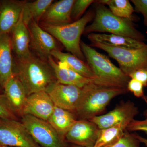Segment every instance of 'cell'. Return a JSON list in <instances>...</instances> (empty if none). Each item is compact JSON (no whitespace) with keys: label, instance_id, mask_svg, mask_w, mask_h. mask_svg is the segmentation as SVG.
Listing matches in <instances>:
<instances>
[{"label":"cell","instance_id":"6da1fadb","mask_svg":"<svg viewBox=\"0 0 147 147\" xmlns=\"http://www.w3.org/2000/svg\"><path fill=\"white\" fill-rule=\"evenodd\" d=\"M13 74L23 85L28 96L45 91L57 82L55 73L47 61L32 53L22 59H13Z\"/></svg>","mask_w":147,"mask_h":147},{"label":"cell","instance_id":"7a4b0ae2","mask_svg":"<svg viewBox=\"0 0 147 147\" xmlns=\"http://www.w3.org/2000/svg\"><path fill=\"white\" fill-rule=\"evenodd\" d=\"M127 88L104 86L96 83L82 88L81 97L74 115L78 120H90L100 115L114 98L126 93Z\"/></svg>","mask_w":147,"mask_h":147},{"label":"cell","instance_id":"3957f363","mask_svg":"<svg viewBox=\"0 0 147 147\" xmlns=\"http://www.w3.org/2000/svg\"><path fill=\"white\" fill-rule=\"evenodd\" d=\"M96 32L123 36L142 42L145 39L144 35L134 27L132 20L115 16L105 5L99 3L96 4L94 20L86 27L84 33L89 34Z\"/></svg>","mask_w":147,"mask_h":147},{"label":"cell","instance_id":"277c9868","mask_svg":"<svg viewBox=\"0 0 147 147\" xmlns=\"http://www.w3.org/2000/svg\"><path fill=\"white\" fill-rule=\"evenodd\" d=\"M81 47L88 65L97 79L107 86L127 88L130 78L105 55L84 42H81Z\"/></svg>","mask_w":147,"mask_h":147},{"label":"cell","instance_id":"5b68a950","mask_svg":"<svg viewBox=\"0 0 147 147\" xmlns=\"http://www.w3.org/2000/svg\"><path fill=\"white\" fill-rule=\"evenodd\" d=\"M93 16V12L90 11L79 20L67 25L41 27L60 42L71 54L84 61L86 59L81 49L80 39Z\"/></svg>","mask_w":147,"mask_h":147},{"label":"cell","instance_id":"8992f818","mask_svg":"<svg viewBox=\"0 0 147 147\" xmlns=\"http://www.w3.org/2000/svg\"><path fill=\"white\" fill-rule=\"evenodd\" d=\"M90 46L105 51L115 60L121 71L129 76L139 69L147 67V44L138 49L120 48L98 42L92 43Z\"/></svg>","mask_w":147,"mask_h":147},{"label":"cell","instance_id":"52a82bcc","mask_svg":"<svg viewBox=\"0 0 147 147\" xmlns=\"http://www.w3.org/2000/svg\"><path fill=\"white\" fill-rule=\"evenodd\" d=\"M21 122L40 146L70 147L47 121L25 115L22 117Z\"/></svg>","mask_w":147,"mask_h":147},{"label":"cell","instance_id":"ba28073f","mask_svg":"<svg viewBox=\"0 0 147 147\" xmlns=\"http://www.w3.org/2000/svg\"><path fill=\"white\" fill-rule=\"evenodd\" d=\"M0 144L13 147H42L34 141L22 122L1 119Z\"/></svg>","mask_w":147,"mask_h":147},{"label":"cell","instance_id":"9c48e42d","mask_svg":"<svg viewBox=\"0 0 147 147\" xmlns=\"http://www.w3.org/2000/svg\"><path fill=\"white\" fill-rule=\"evenodd\" d=\"M139 113L134 102L128 100L121 102L109 113L95 117L90 121L100 129L120 124L127 127Z\"/></svg>","mask_w":147,"mask_h":147},{"label":"cell","instance_id":"30bf717a","mask_svg":"<svg viewBox=\"0 0 147 147\" xmlns=\"http://www.w3.org/2000/svg\"><path fill=\"white\" fill-rule=\"evenodd\" d=\"M100 129L90 120H77L65 137L67 143L82 147H94Z\"/></svg>","mask_w":147,"mask_h":147},{"label":"cell","instance_id":"8fae6325","mask_svg":"<svg viewBox=\"0 0 147 147\" xmlns=\"http://www.w3.org/2000/svg\"><path fill=\"white\" fill-rule=\"evenodd\" d=\"M46 92L55 106L74 114L81 97L82 88L61 84L57 81Z\"/></svg>","mask_w":147,"mask_h":147},{"label":"cell","instance_id":"7c38bea8","mask_svg":"<svg viewBox=\"0 0 147 147\" xmlns=\"http://www.w3.org/2000/svg\"><path fill=\"white\" fill-rule=\"evenodd\" d=\"M28 27L30 36V47L38 57L47 61L53 51L60 50L55 38L43 30L38 23L32 21Z\"/></svg>","mask_w":147,"mask_h":147},{"label":"cell","instance_id":"4fadbf2b","mask_svg":"<svg viewBox=\"0 0 147 147\" xmlns=\"http://www.w3.org/2000/svg\"><path fill=\"white\" fill-rule=\"evenodd\" d=\"M74 1L61 0L53 2L41 17L40 26H59L72 23L71 11Z\"/></svg>","mask_w":147,"mask_h":147},{"label":"cell","instance_id":"5bb4252c","mask_svg":"<svg viewBox=\"0 0 147 147\" xmlns=\"http://www.w3.org/2000/svg\"><path fill=\"white\" fill-rule=\"evenodd\" d=\"M55 107V104L46 92H37L27 97L24 116L30 115L47 121L53 113Z\"/></svg>","mask_w":147,"mask_h":147},{"label":"cell","instance_id":"9a60e30c","mask_svg":"<svg viewBox=\"0 0 147 147\" xmlns=\"http://www.w3.org/2000/svg\"><path fill=\"white\" fill-rule=\"evenodd\" d=\"M26 1H0V32L11 34L18 23Z\"/></svg>","mask_w":147,"mask_h":147},{"label":"cell","instance_id":"2e32d148","mask_svg":"<svg viewBox=\"0 0 147 147\" xmlns=\"http://www.w3.org/2000/svg\"><path fill=\"white\" fill-rule=\"evenodd\" d=\"M3 90L15 115L22 118L28 96L23 85L14 74L5 84Z\"/></svg>","mask_w":147,"mask_h":147},{"label":"cell","instance_id":"e0dca14e","mask_svg":"<svg viewBox=\"0 0 147 147\" xmlns=\"http://www.w3.org/2000/svg\"><path fill=\"white\" fill-rule=\"evenodd\" d=\"M47 61L53 68L57 81L61 84L72 85L80 88L91 83L106 86L98 79L86 78L68 67L59 66L51 56L47 59Z\"/></svg>","mask_w":147,"mask_h":147},{"label":"cell","instance_id":"ac0fdd59","mask_svg":"<svg viewBox=\"0 0 147 147\" xmlns=\"http://www.w3.org/2000/svg\"><path fill=\"white\" fill-rule=\"evenodd\" d=\"M10 34L0 32V84L3 87L13 74V58L12 55Z\"/></svg>","mask_w":147,"mask_h":147},{"label":"cell","instance_id":"d6986e66","mask_svg":"<svg viewBox=\"0 0 147 147\" xmlns=\"http://www.w3.org/2000/svg\"><path fill=\"white\" fill-rule=\"evenodd\" d=\"M12 51L16 59H22L32 54L30 51V36L28 27L24 23L22 12L18 23L14 27L11 33Z\"/></svg>","mask_w":147,"mask_h":147},{"label":"cell","instance_id":"ffe728a7","mask_svg":"<svg viewBox=\"0 0 147 147\" xmlns=\"http://www.w3.org/2000/svg\"><path fill=\"white\" fill-rule=\"evenodd\" d=\"M88 37L92 43L98 42L113 47L125 49H138L144 47L146 44L142 41L119 35L94 33L88 34Z\"/></svg>","mask_w":147,"mask_h":147},{"label":"cell","instance_id":"44dd1931","mask_svg":"<svg viewBox=\"0 0 147 147\" xmlns=\"http://www.w3.org/2000/svg\"><path fill=\"white\" fill-rule=\"evenodd\" d=\"M76 120V116L73 113L55 105L54 111L47 121L65 140L66 134Z\"/></svg>","mask_w":147,"mask_h":147},{"label":"cell","instance_id":"7402d4cb","mask_svg":"<svg viewBox=\"0 0 147 147\" xmlns=\"http://www.w3.org/2000/svg\"><path fill=\"white\" fill-rule=\"evenodd\" d=\"M51 56L59 61L65 63L69 68L84 77L98 79L88 64L71 53H63L60 50H55L51 53Z\"/></svg>","mask_w":147,"mask_h":147},{"label":"cell","instance_id":"603a6c76","mask_svg":"<svg viewBox=\"0 0 147 147\" xmlns=\"http://www.w3.org/2000/svg\"><path fill=\"white\" fill-rule=\"evenodd\" d=\"M53 1V0H37L31 2L26 1L22 11L24 23L28 26L32 21L39 24L41 17Z\"/></svg>","mask_w":147,"mask_h":147},{"label":"cell","instance_id":"cb8c5ba5","mask_svg":"<svg viewBox=\"0 0 147 147\" xmlns=\"http://www.w3.org/2000/svg\"><path fill=\"white\" fill-rule=\"evenodd\" d=\"M126 129V126L121 124L100 129L94 147H110L114 146L120 140Z\"/></svg>","mask_w":147,"mask_h":147},{"label":"cell","instance_id":"d4e9b609","mask_svg":"<svg viewBox=\"0 0 147 147\" xmlns=\"http://www.w3.org/2000/svg\"><path fill=\"white\" fill-rule=\"evenodd\" d=\"M97 3L108 5L110 11L115 16L132 20L134 9L128 0H100Z\"/></svg>","mask_w":147,"mask_h":147},{"label":"cell","instance_id":"484cf974","mask_svg":"<svg viewBox=\"0 0 147 147\" xmlns=\"http://www.w3.org/2000/svg\"><path fill=\"white\" fill-rule=\"evenodd\" d=\"M95 1L93 0H75L72 6L71 11L72 21H76L82 18V16L87 8Z\"/></svg>","mask_w":147,"mask_h":147},{"label":"cell","instance_id":"4316f807","mask_svg":"<svg viewBox=\"0 0 147 147\" xmlns=\"http://www.w3.org/2000/svg\"><path fill=\"white\" fill-rule=\"evenodd\" d=\"M0 119L13 120L18 119L4 94H0Z\"/></svg>","mask_w":147,"mask_h":147},{"label":"cell","instance_id":"83f0119b","mask_svg":"<svg viewBox=\"0 0 147 147\" xmlns=\"http://www.w3.org/2000/svg\"><path fill=\"white\" fill-rule=\"evenodd\" d=\"M140 141L128 130H125L124 134L117 144L110 147H140Z\"/></svg>","mask_w":147,"mask_h":147},{"label":"cell","instance_id":"f1b7e54d","mask_svg":"<svg viewBox=\"0 0 147 147\" xmlns=\"http://www.w3.org/2000/svg\"><path fill=\"white\" fill-rule=\"evenodd\" d=\"M144 85L136 79H130L127 85V90L133 94L136 97L141 98L145 100Z\"/></svg>","mask_w":147,"mask_h":147},{"label":"cell","instance_id":"f546056e","mask_svg":"<svg viewBox=\"0 0 147 147\" xmlns=\"http://www.w3.org/2000/svg\"><path fill=\"white\" fill-rule=\"evenodd\" d=\"M135 10L144 17V24L147 26V0H132Z\"/></svg>","mask_w":147,"mask_h":147},{"label":"cell","instance_id":"4dcf8cb0","mask_svg":"<svg viewBox=\"0 0 147 147\" xmlns=\"http://www.w3.org/2000/svg\"><path fill=\"white\" fill-rule=\"evenodd\" d=\"M129 131H141L147 133V118L144 120H134L127 127Z\"/></svg>","mask_w":147,"mask_h":147},{"label":"cell","instance_id":"1f68e13d","mask_svg":"<svg viewBox=\"0 0 147 147\" xmlns=\"http://www.w3.org/2000/svg\"><path fill=\"white\" fill-rule=\"evenodd\" d=\"M130 79H136L142 83L144 87L147 86V67L139 69L129 75Z\"/></svg>","mask_w":147,"mask_h":147},{"label":"cell","instance_id":"d6a6232c","mask_svg":"<svg viewBox=\"0 0 147 147\" xmlns=\"http://www.w3.org/2000/svg\"><path fill=\"white\" fill-rule=\"evenodd\" d=\"M134 135L141 143L144 144L147 147V139L146 138L142 137L138 134H134Z\"/></svg>","mask_w":147,"mask_h":147},{"label":"cell","instance_id":"836d02e7","mask_svg":"<svg viewBox=\"0 0 147 147\" xmlns=\"http://www.w3.org/2000/svg\"><path fill=\"white\" fill-rule=\"evenodd\" d=\"M145 102L147 103V96H145ZM144 115L146 117V118H147V109L144 111Z\"/></svg>","mask_w":147,"mask_h":147},{"label":"cell","instance_id":"e575fe53","mask_svg":"<svg viewBox=\"0 0 147 147\" xmlns=\"http://www.w3.org/2000/svg\"><path fill=\"white\" fill-rule=\"evenodd\" d=\"M69 145V146H70V147H82L79 146H75V145H74L70 144Z\"/></svg>","mask_w":147,"mask_h":147},{"label":"cell","instance_id":"d590c367","mask_svg":"<svg viewBox=\"0 0 147 147\" xmlns=\"http://www.w3.org/2000/svg\"><path fill=\"white\" fill-rule=\"evenodd\" d=\"M2 90H3L1 86V84H0V92H1Z\"/></svg>","mask_w":147,"mask_h":147},{"label":"cell","instance_id":"8d00e7d4","mask_svg":"<svg viewBox=\"0 0 147 147\" xmlns=\"http://www.w3.org/2000/svg\"><path fill=\"white\" fill-rule=\"evenodd\" d=\"M0 147H10V146H2Z\"/></svg>","mask_w":147,"mask_h":147},{"label":"cell","instance_id":"74e56055","mask_svg":"<svg viewBox=\"0 0 147 147\" xmlns=\"http://www.w3.org/2000/svg\"><path fill=\"white\" fill-rule=\"evenodd\" d=\"M2 146H1V144H0V147Z\"/></svg>","mask_w":147,"mask_h":147}]
</instances>
